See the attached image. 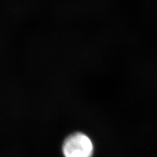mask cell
Wrapping results in <instances>:
<instances>
[{
	"label": "cell",
	"mask_w": 157,
	"mask_h": 157,
	"mask_svg": "<svg viewBox=\"0 0 157 157\" xmlns=\"http://www.w3.org/2000/svg\"><path fill=\"white\" fill-rule=\"evenodd\" d=\"M62 152L65 157H92L94 146L86 135L76 132L69 136L64 140Z\"/></svg>",
	"instance_id": "6da1fadb"
}]
</instances>
